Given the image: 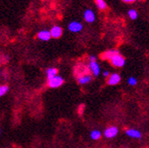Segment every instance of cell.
Returning a JSON list of instances; mask_svg holds the SVG:
<instances>
[{
  "mask_svg": "<svg viewBox=\"0 0 149 148\" xmlns=\"http://www.w3.org/2000/svg\"><path fill=\"white\" fill-rule=\"evenodd\" d=\"M125 134L129 137L135 138V139H139V138H141V136H142L141 133L136 129H127V130H125Z\"/></svg>",
  "mask_w": 149,
  "mask_h": 148,
  "instance_id": "30bf717a",
  "label": "cell"
},
{
  "mask_svg": "<svg viewBox=\"0 0 149 148\" xmlns=\"http://www.w3.org/2000/svg\"><path fill=\"white\" fill-rule=\"evenodd\" d=\"M127 82H128V85H131V86H134V85H136L137 84V80L136 77H134V76H131L128 78L127 80Z\"/></svg>",
  "mask_w": 149,
  "mask_h": 148,
  "instance_id": "ac0fdd59",
  "label": "cell"
},
{
  "mask_svg": "<svg viewBox=\"0 0 149 148\" xmlns=\"http://www.w3.org/2000/svg\"><path fill=\"white\" fill-rule=\"evenodd\" d=\"M96 61V57L95 56H90L89 57V62H95Z\"/></svg>",
  "mask_w": 149,
  "mask_h": 148,
  "instance_id": "d6986e66",
  "label": "cell"
},
{
  "mask_svg": "<svg viewBox=\"0 0 149 148\" xmlns=\"http://www.w3.org/2000/svg\"><path fill=\"white\" fill-rule=\"evenodd\" d=\"M57 69L55 68V67H50L47 70L46 74H47V79H50V78H53L55 76H57Z\"/></svg>",
  "mask_w": 149,
  "mask_h": 148,
  "instance_id": "4fadbf2b",
  "label": "cell"
},
{
  "mask_svg": "<svg viewBox=\"0 0 149 148\" xmlns=\"http://www.w3.org/2000/svg\"><path fill=\"white\" fill-rule=\"evenodd\" d=\"M110 63L112 64V65H114L115 67H123L125 64V59L123 56L118 54L111 59Z\"/></svg>",
  "mask_w": 149,
  "mask_h": 148,
  "instance_id": "6da1fadb",
  "label": "cell"
},
{
  "mask_svg": "<svg viewBox=\"0 0 149 148\" xmlns=\"http://www.w3.org/2000/svg\"><path fill=\"white\" fill-rule=\"evenodd\" d=\"M82 28H83V26L77 21H73L68 25V29L71 32H74V33L80 32L82 30Z\"/></svg>",
  "mask_w": 149,
  "mask_h": 148,
  "instance_id": "277c9868",
  "label": "cell"
},
{
  "mask_svg": "<svg viewBox=\"0 0 149 148\" xmlns=\"http://www.w3.org/2000/svg\"><path fill=\"white\" fill-rule=\"evenodd\" d=\"M123 1L125 3H132V2H135L136 0H123Z\"/></svg>",
  "mask_w": 149,
  "mask_h": 148,
  "instance_id": "44dd1931",
  "label": "cell"
},
{
  "mask_svg": "<svg viewBox=\"0 0 149 148\" xmlns=\"http://www.w3.org/2000/svg\"><path fill=\"white\" fill-rule=\"evenodd\" d=\"M101 132L98 131V130H94L91 132V134H90V136L93 140H99L101 138Z\"/></svg>",
  "mask_w": 149,
  "mask_h": 148,
  "instance_id": "5bb4252c",
  "label": "cell"
},
{
  "mask_svg": "<svg viewBox=\"0 0 149 148\" xmlns=\"http://www.w3.org/2000/svg\"><path fill=\"white\" fill-rule=\"evenodd\" d=\"M8 90H9L8 85H1V86H0V95L3 97V95H5L7 92H8Z\"/></svg>",
  "mask_w": 149,
  "mask_h": 148,
  "instance_id": "2e32d148",
  "label": "cell"
},
{
  "mask_svg": "<svg viewBox=\"0 0 149 148\" xmlns=\"http://www.w3.org/2000/svg\"><path fill=\"white\" fill-rule=\"evenodd\" d=\"M128 16H129V17H130L131 19L135 20V19L137 18V12H136L135 9H130V10L128 11Z\"/></svg>",
  "mask_w": 149,
  "mask_h": 148,
  "instance_id": "e0dca14e",
  "label": "cell"
},
{
  "mask_svg": "<svg viewBox=\"0 0 149 148\" xmlns=\"http://www.w3.org/2000/svg\"><path fill=\"white\" fill-rule=\"evenodd\" d=\"M103 76H105V77H109L110 76V73L108 71H105L103 73Z\"/></svg>",
  "mask_w": 149,
  "mask_h": 148,
  "instance_id": "ffe728a7",
  "label": "cell"
},
{
  "mask_svg": "<svg viewBox=\"0 0 149 148\" xmlns=\"http://www.w3.org/2000/svg\"><path fill=\"white\" fill-rule=\"evenodd\" d=\"M84 18L87 23H93L95 19V16L94 11L91 9H86L84 12Z\"/></svg>",
  "mask_w": 149,
  "mask_h": 148,
  "instance_id": "52a82bcc",
  "label": "cell"
},
{
  "mask_svg": "<svg viewBox=\"0 0 149 148\" xmlns=\"http://www.w3.org/2000/svg\"><path fill=\"white\" fill-rule=\"evenodd\" d=\"M119 52L117 50H107L106 52H104V53L101 54V58L103 60H111L112 58H113L115 56L118 55Z\"/></svg>",
  "mask_w": 149,
  "mask_h": 148,
  "instance_id": "3957f363",
  "label": "cell"
},
{
  "mask_svg": "<svg viewBox=\"0 0 149 148\" xmlns=\"http://www.w3.org/2000/svg\"><path fill=\"white\" fill-rule=\"evenodd\" d=\"M95 4L99 9L105 10L107 8V3L105 2V0H95Z\"/></svg>",
  "mask_w": 149,
  "mask_h": 148,
  "instance_id": "9a60e30c",
  "label": "cell"
},
{
  "mask_svg": "<svg viewBox=\"0 0 149 148\" xmlns=\"http://www.w3.org/2000/svg\"><path fill=\"white\" fill-rule=\"evenodd\" d=\"M92 80V77L90 75H88V74H86V75H83V76H80L77 77V82L78 84L80 85H86L88 84L90 81Z\"/></svg>",
  "mask_w": 149,
  "mask_h": 148,
  "instance_id": "7c38bea8",
  "label": "cell"
},
{
  "mask_svg": "<svg viewBox=\"0 0 149 148\" xmlns=\"http://www.w3.org/2000/svg\"><path fill=\"white\" fill-rule=\"evenodd\" d=\"M50 33H51L52 38H59L62 35V34H63V30H62V28L60 26H53V27L51 28Z\"/></svg>",
  "mask_w": 149,
  "mask_h": 148,
  "instance_id": "9c48e42d",
  "label": "cell"
},
{
  "mask_svg": "<svg viewBox=\"0 0 149 148\" xmlns=\"http://www.w3.org/2000/svg\"><path fill=\"white\" fill-rule=\"evenodd\" d=\"M89 70H90L93 75L95 76H99L100 74V66L97 64V62H89Z\"/></svg>",
  "mask_w": 149,
  "mask_h": 148,
  "instance_id": "8992f818",
  "label": "cell"
},
{
  "mask_svg": "<svg viewBox=\"0 0 149 148\" xmlns=\"http://www.w3.org/2000/svg\"><path fill=\"white\" fill-rule=\"evenodd\" d=\"M118 134V129L116 126H110L105 130V136L107 138H114Z\"/></svg>",
  "mask_w": 149,
  "mask_h": 148,
  "instance_id": "5b68a950",
  "label": "cell"
},
{
  "mask_svg": "<svg viewBox=\"0 0 149 148\" xmlns=\"http://www.w3.org/2000/svg\"><path fill=\"white\" fill-rule=\"evenodd\" d=\"M121 80V77L120 76L118 75V74H112L110 75V76L108 77V80H107V84L110 85H117L119 82H120Z\"/></svg>",
  "mask_w": 149,
  "mask_h": 148,
  "instance_id": "ba28073f",
  "label": "cell"
},
{
  "mask_svg": "<svg viewBox=\"0 0 149 148\" xmlns=\"http://www.w3.org/2000/svg\"><path fill=\"white\" fill-rule=\"evenodd\" d=\"M37 38H38V39H40L42 41H48L52 38V35H51L50 31L42 30V31L38 32V34H37Z\"/></svg>",
  "mask_w": 149,
  "mask_h": 148,
  "instance_id": "8fae6325",
  "label": "cell"
},
{
  "mask_svg": "<svg viewBox=\"0 0 149 148\" xmlns=\"http://www.w3.org/2000/svg\"><path fill=\"white\" fill-rule=\"evenodd\" d=\"M64 84V79L60 76H56L53 78L48 79V86L51 88H57L59 86H61Z\"/></svg>",
  "mask_w": 149,
  "mask_h": 148,
  "instance_id": "7a4b0ae2",
  "label": "cell"
}]
</instances>
